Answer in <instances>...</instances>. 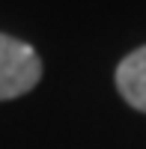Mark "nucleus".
<instances>
[{
  "label": "nucleus",
  "instance_id": "f257e3e1",
  "mask_svg": "<svg viewBox=\"0 0 146 149\" xmlns=\"http://www.w3.org/2000/svg\"><path fill=\"white\" fill-rule=\"evenodd\" d=\"M42 81V60L33 45L0 33V102L30 93Z\"/></svg>",
  "mask_w": 146,
  "mask_h": 149
},
{
  "label": "nucleus",
  "instance_id": "f03ea898",
  "mask_svg": "<svg viewBox=\"0 0 146 149\" xmlns=\"http://www.w3.org/2000/svg\"><path fill=\"white\" fill-rule=\"evenodd\" d=\"M116 90L134 110L146 113V45L116 66Z\"/></svg>",
  "mask_w": 146,
  "mask_h": 149
}]
</instances>
